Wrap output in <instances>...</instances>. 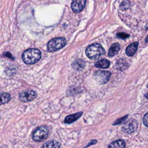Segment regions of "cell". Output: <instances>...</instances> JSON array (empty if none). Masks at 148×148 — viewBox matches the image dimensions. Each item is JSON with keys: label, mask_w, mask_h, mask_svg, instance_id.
Here are the masks:
<instances>
[{"label": "cell", "mask_w": 148, "mask_h": 148, "mask_svg": "<svg viewBox=\"0 0 148 148\" xmlns=\"http://www.w3.org/2000/svg\"><path fill=\"white\" fill-rule=\"evenodd\" d=\"M110 75V72L103 71H97L94 75L95 80L100 84H105L108 82Z\"/></svg>", "instance_id": "5b68a950"}, {"label": "cell", "mask_w": 148, "mask_h": 148, "mask_svg": "<svg viewBox=\"0 0 148 148\" xmlns=\"http://www.w3.org/2000/svg\"><path fill=\"white\" fill-rule=\"evenodd\" d=\"M143 121L144 124L148 127V112L144 116Z\"/></svg>", "instance_id": "d6986e66"}, {"label": "cell", "mask_w": 148, "mask_h": 148, "mask_svg": "<svg viewBox=\"0 0 148 148\" xmlns=\"http://www.w3.org/2000/svg\"><path fill=\"white\" fill-rule=\"evenodd\" d=\"M137 128V123L134 119L128 120L123 125V130L127 134H132L136 131Z\"/></svg>", "instance_id": "52a82bcc"}, {"label": "cell", "mask_w": 148, "mask_h": 148, "mask_svg": "<svg viewBox=\"0 0 148 148\" xmlns=\"http://www.w3.org/2000/svg\"><path fill=\"white\" fill-rule=\"evenodd\" d=\"M66 45V40L64 38H56L50 40L47 43L49 51H56L62 48Z\"/></svg>", "instance_id": "3957f363"}, {"label": "cell", "mask_w": 148, "mask_h": 148, "mask_svg": "<svg viewBox=\"0 0 148 148\" xmlns=\"http://www.w3.org/2000/svg\"><path fill=\"white\" fill-rule=\"evenodd\" d=\"M145 42L148 43V35H147V36H146V39H145Z\"/></svg>", "instance_id": "44dd1931"}, {"label": "cell", "mask_w": 148, "mask_h": 148, "mask_svg": "<svg viewBox=\"0 0 148 148\" xmlns=\"http://www.w3.org/2000/svg\"><path fill=\"white\" fill-rule=\"evenodd\" d=\"M120 46L119 44L114 43V44L112 45L109 50L108 56L112 57L115 56L118 53V51L120 50Z\"/></svg>", "instance_id": "5bb4252c"}, {"label": "cell", "mask_w": 148, "mask_h": 148, "mask_svg": "<svg viewBox=\"0 0 148 148\" xmlns=\"http://www.w3.org/2000/svg\"><path fill=\"white\" fill-rule=\"evenodd\" d=\"M125 143L123 140H117L112 142L108 148H125Z\"/></svg>", "instance_id": "4fadbf2b"}, {"label": "cell", "mask_w": 148, "mask_h": 148, "mask_svg": "<svg viewBox=\"0 0 148 148\" xmlns=\"http://www.w3.org/2000/svg\"><path fill=\"white\" fill-rule=\"evenodd\" d=\"M117 36L121 39H125L129 36V35L127 34H125L124 32H120L117 34Z\"/></svg>", "instance_id": "ac0fdd59"}, {"label": "cell", "mask_w": 148, "mask_h": 148, "mask_svg": "<svg viewBox=\"0 0 148 148\" xmlns=\"http://www.w3.org/2000/svg\"><path fill=\"white\" fill-rule=\"evenodd\" d=\"M11 99V95L8 92L0 94V105H3L9 102Z\"/></svg>", "instance_id": "9a60e30c"}, {"label": "cell", "mask_w": 148, "mask_h": 148, "mask_svg": "<svg viewBox=\"0 0 148 148\" xmlns=\"http://www.w3.org/2000/svg\"><path fill=\"white\" fill-rule=\"evenodd\" d=\"M36 93L32 90H27L20 94L19 98L21 101L23 102H28L34 100L36 97Z\"/></svg>", "instance_id": "8992f818"}, {"label": "cell", "mask_w": 148, "mask_h": 148, "mask_svg": "<svg viewBox=\"0 0 148 148\" xmlns=\"http://www.w3.org/2000/svg\"><path fill=\"white\" fill-rule=\"evenodd\" d=\"M86 1L84 0H75L73 1L71 5V8L75 13L81 12L85 6Z\"/></svg>", "instance_id": "ba28073f"}, {"label": "cell", "mask_w": 148, "mask_h": 148, "mask_svg": "<svg viewBox=\"0 0 148 148\" xmlns=\"http://www.w3.org/2000/svg\"><path fill=\"white\" fill-rule=\"evenodd\" d=\"M49 130L47 127L42 125L35 130L32 134V138L35 141L41 142L47 138Z\"/></svg>", "instance_id": "277c9868"}, {"label": "cell", "mask_w": 148, "mask_h": 148, "mask_svg": "<svg viewBox=\"0 0 148 148\" xmlns=\"http://www.w3.org/2000/svg\"><path fill=\"white\" fill-rule=\"evenodd\" d=\"M138 42H134L130 44L126 49V50H125L126 54L128 56H133L136 51V49L138 48Z\"/></svg>", "instance_id": "9c48e42d"}, {"label": "cell", "mask_w": 148, "mask_h": 148, "mask_svg": "<svg viewBox=\"0 0 148 148\" xmlns=\"http://www.w3.org/2000/svg\"><path fill=\"white\" fill-rule=\"evenodd\" d=\"M127 117V116H124V117H121V118H120V119H117V120L114 122V123L113 124H114V125H116V124L121 123L123 122Z\"/></svg>", "instance_id": "ffe728a7"}, {"label": "cell", "mask_w": 148, "mask_h": 148, "mask_svg": "<svg viewBox=\"0 0 148 148\" xmlns=\"http://www.w3.org/2000/svg\"><path fill=\"white\" fill-rule=\"evenodd\" d=\"M110 62L106 59H101L95 63V66L98 68H108L109 66Z\"/></svg>", "instance_id": "8fae6325"}, {"label": "cell", "mask_w": 148, "mask_h": 148, "mask_svg": "<svg viewBox=\"0 0 148 148\" xmlns=\"http://www.w3.org/2000/svg\"><path fill=\"white\" fill-rule=\"evenodd\" d=\"M147 88H148V83H147Z\"/></svg>", "instance_id": "603a6c76"}, {"label": "cell", "mask_w": 148, "mask_h": 148, "mask_svg": "<svg viewBox=\"0 0 148 148\" xmlns=\"http://www.w3.org/2000/svg\"><path fill=\"white\" fill-rule=\"evenodd\" d=\"M60 144L56 140H50L45 143L41 148H60Z\"/></svg>", "instance_id": "7c38bea8"}, {"label": "cell", "mask_w": 148, "mask_h": 148, "mask_svg": "<svg viewBox=\"0 0 148 148\" xmlns=\"http://www.w3.org/2000/svg\"><path fill=\"white\" fill-rule=\"evenodd\" d=\"M127 62L125 61L124 60L120 59L119 61H117L116 64V66L117 68L120 70H124L127 68Z\"/></svg>", "instance_id": "e0dca14e"}, {"label": "cell", "mask_w": 148, "mask_h": 148, "mask_svg": "<svg viewBox=\"0 0 148 148\" xmlns=\"http://www.w3.org/2000/svg\"><path fill=\"white\" fill-rule=\"evenodd\" d=\"M105 53V50L99 43H93L86 50V54L88 58L92 60L98 59Z\"/></svg>", "instance_id": "7a4b0ae2"}, {"label": "cell", "mask_w": 148, "mask_h": 148, "mask_svg": "<svg viewBox=\"0 0 148 148\" xmlns=\"http://www.w3.org/2000/svg\"><path fill=\"white\" fill-rule=\"evenodd\" d=\"M145 96L146 97V98H147V99H148V93H147V94H146L145 95Z\"/></svg>", "instance_id": "7402d4cb"}, {"label": "cell", "mask_w": 148, "mask_h": 148, "mask_svg": "<svg viewBox=\"0 0 148 148\" xmlns=\"http://www.w3.org/2000/svg\"><path fill=\"white\" fill-rule=\"evenodd\" d=\"M72 66L76 70H82L85 66V62L82 60H77L73 62Z\"/></svg>", "instance_id": "2e32d148"}, {"label": "cell", "mask_w": 148, "mask_h": 148, "mask_svg": "<svg viewBox=\"0 0 148 148\" xmlns=\"http://www.w3.org/2000/svg\"><path fill=\"white\" fill-rule=\"evenodd\" d=\"M83 114L82 112H78L73 114H71L69 116H67L65 119V123H68V124H70L72 123L74 121H75L76 120H77L80 116L81 115Z\"/></svg>", "instance_id": "30bf717a"}, {"label": "cell", "mask_w": 148, "mask_h": 148, "mask_svg": "<svg viewBox=\"0 0 148 148\" xmlns=\"http://www.w3.org/2000/svg\"><path fill=\"white\" fill-rule=\"evenodd\" d=\"M41 58V52L38 49L31 48L25 50L22 54V60L27 64H33Z\"/></svg>", "instance_id": "6da1fadb"}]
</instances>
